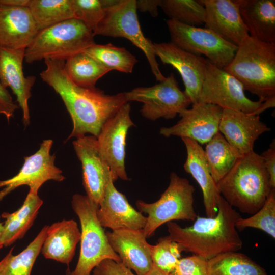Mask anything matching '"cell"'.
I'll return each instance as SVG.
<instances>
[{
	"mask_svg": "<svg viewBox=\"0 0 275 275\" xmlns=\"http://www.w3.org/2000/svg\"><path fill=\"white\" fill-rule=\"evenodd\" d=\"M65 61L45 60L40 77L59 95L70 116L73 129L67 140L87 133L97 138L105 123L128 102L125 93L108 95L95 87L76 85L66 73Z\"/></svg>",
	"mask_w": 275,
	"mask_h": 275,
	"instance_id": "1",
	"label": "cell"
},
{
	"mask_svg": "<svg viewBox=\"0 0 275 275\" xmlns=\"http://www.w3.org/2000/svg\"><path fill=\"white\" fill-rule=\"evenodd\" d=\"M241 217L239 212L221 196L214 217L197 216L193 224L186 227L168 222V236L183 251L208 260L219 254L242 248V241L235 227Z\"/></svg>",
	"mask_w": 275,
	"mask_h": 275,
	"instance_id": "2",
	"label": "cell"
},
{
	"mask_svg": "<svg viewBox=\"0 0 275 275\" xmlns=\"http://www.w3.org/2000/svg\"><path fill=\"white\" fill-rule=\"evenodd\" d=\"M221 196L232 207L252 215L264 205L272 189L260 154L242 155L216 183Z\"/></svg>",
	"mask_w": 275,
	"mask_h": 275,
	"instance_id": "3",
	"label": "cell"
},
{
	"mask_svg": "<svg viewBox=\"0 0 275 275\" xmlns=\"http://www.w3.org/2000/svg\"><path fill=\"white\" fill-rule=\"evenodd\" d=\"M223 69L235 77L259 101L275 99V44L249 35Z\"/></svg>",
	"mask_w": 275,
	"mask_h": 275,
	"instance_id": "4",
	"label": "cell"
},
{
	"mask_svg": "<svg viewBox=\"0 0 275 275\" xmlns=\"http://www.w3.org/2000/svg\"><path fill=\"white\" fill-rule=\"evenodd\" d=\"M93 31L76 18L62 21L37 32L25 48L29 64L42 60L66 61L94 45Z\"/></svg>",
	"mask_w": 275,
	"mask_h": 275,
	"instance_id": "5",
	"label": "cell"
},
{
	"mask_svg": "<svg viewBox=\"0 0 275 275\" xmlns=\"http://www.w3.org/2000/svg\"><path fill=\"white\" fill-rule=\"evenodd\" d=\"M71 205L80 224V250L77 265L68 275H90L94 267L106 259L121 262L97 218L99 206L87 195L78 194L73 196Z\"/></svg>",
	"mask_w": 275,
	"mask_h": 275,
	"instance_id": "6",
	"label": "cell"
},
{
	"mask_svg": "<svg viewBox=\"0 0 275 275\" xmlns=\"http://www.w3.org/2000/svg\"><path fill=\"white\" fill-rule=\"evenodd\" d=\"M103 2L104 14L94 31V35L128 39L144 52L156 80L164 79L156 61L153 43L144 36L141 29L136 0H103Z\"/></svg>",
	"mask_w": 275,
	"mask_h": 275,
	"instance_id": "7",
	"label": "cell"
},
{
	"mask_svg": "<svg viewBox=\"0 0 275 275\" xmlns=\"http://www.w3.org/2000/svg\"><path fill=\"white\" fill-rule=\"evenodd\" d=\"M195 190L187 179L173 172L169 186L157 201L148 203L138 200L136 206L139 211L148 215L143 229L146 237L152 236L166 223L174 220L194 221L197 216L194 207Z\"/></svg>",
	"mask_w": 275,
	"mask_h": 275,
	"instance_id": "8",
	"label": "cell"
},
{
	"mask_svg": "<svg viewBox=\"0 0 275 275\" xmlns=\"http://www.w3.org/2000/svg\"><path fill=\"white\" fill-rule=\"evenodd\" d=\"M242 84L235 77L207 60L205 78L199 102L259 115L274 107L275 99L264 102L250 99Z\"/></svg>",
	"mask_w": 275,
	"mask_h": 275,
	"instance_id": "9",
	"label": "cell"
},
{
	"mask_svg": "<svg viewBox=\"0 0 275 275\" xmlns=\"http://www.w3.org/2000/svg\"><path fill=\"white\" fill-rule=\"evenodd\" d=\"M171 42L195 55H204L216 66L224 68L234 57L237 46L229 43L205 28L182 24L168 19Z\"/></svg>",
	"mask_w": 275,
	"mask_h": 275,
	"instance_id": "10",
	"label": "cell"
},
{
	"mask_svg": "<svg viewBox=\"0 0 275 275\" xmlns=\"http://www.w3.org/2000/svg\"><path fill=\"white\" fill-rule=\"evenodd\" d=\"M159 82L152 87H137L125 92L127 102L143 103L140 110L142 115L152 121L160 118L173 119L191 104L173 73Z\"/></svg>",
	"mask_w": 275,
	"mask_h": 275,
	"instance_id": "11",
	"label": "cell"
},
{
	"mask_svg": "<svg viewBox=\"0 0 275 275\" xmlns=\"http://www.w3.org/2000/svg\"><path fill=\"white\" fill-rule=\"evenodd\" d=\"M127 102L103 125L97 138L99 152L109 166L114 182L120 178L128 180L125 167L126 142L129 129L134 125Z\"/></svg>",
	"mask_w": 275,
	"mask_h": 275,
	"instance_id": "12",
	"label": "cell"
},
{
	"mask_svg": "<svg viewBox=\"0 0 275 275\" xmlns=\"http://www.w3.org/2000/svg\"><path fill=\"white\" fill-rule=\"evenodd\" d=\"M53 141L43 140L39 149L33 154L24 157V161L19 172L13 177L0 181V201L5 197L22 186L28 185L30 190L38 191L47 181H63L65 177L62 171L54 164L56 156L50 154Z\"/></svg>",
	"mask_w": 275,
	"mask_h": 275,
	"instance_id": "13",
	"label": "cell"
},
{
	"mask_svg": "<svg viewBox=\"0 0 275 275\" xmlns=\"http://www.w3.org/2000/svg\"><path fill=\"white\" fill-rule=\"evenodd\" d=\"M223 109L214 104L198 102L190 109L181 111V119L174 125L160 129L165 137L177 136L188 138L200 145L206 144L219 132V125Z\"/></svg>",
	"mask_w": 275,
	"mask_h": 275,
	"instance_id": "14",
	"label": "cell"
},
{
	"mask_svg": "<svg viewBox=\"0 0 275 275\" xmlns=\"http://www.w3.org/2000/svg\"><path fill=\"white\" fill-rule=\"evenodd\" d=\"M73 145L81 163L82 183L87 196L99 206L112 179L110 168L99 152L95 136L86 135L77 138Z\"/></svg>",
	"mask_w": 275,
	"mask_h": 275,
	"instance_id": "15",
	"label": "cell"
},
{
	"mask_svg": "<svg viewBox=\"0 0 275 275\" xmlns=\"http://www.w3.org/2000/svg\"><path fill=\"white\" fill-rule=\"evenodd\" d=\"M156 56L164 64L175 68L185 86L184 91L191 104L199 102L205 78L207 60L188 52L171 42L153 43Z\"/></svg>",
	"mask_w": 275,
	"mask_h": 275,
	"instance_id": "16",
	"label": "cell"
},
{
	"mask_svg": "<svg viewBox=\"0 0 275 275\" xmlns=\"http://www.w3.org/2000/svg\"><path fill=\"white\" fill-rule=\"evenodd\" d=\"M204 7V28L226 41L238 46L249 34L236 0H200Z\"/></svg>",
	"mask_w": 275,
	"mask_h": 275,
	"instance_id": "17",
	"label": "cell"
},
{
	"mask_svg": "<svg viewBox=\"0 0 275 275\" xmlns=\"http://www.w3.org/2000/svg\"><path fill=\"white\" fill-rule=\"evenodd\" d=\"M270 130L259 115L230 109L223 110L219 132L242 155L253 151L256 140Z\"/></svg>",
	"mask_w": 275,
	"mask_h": 275,
	"instance_id": "18",
	"label": "cell"
},
{
	"mask_svg": "<svg viewBox=\"0 0 275 275\" xmlns=\"http://www.w3.org/2000/svg\"><path fill=\"white\" fill-rule=\"evenodd\" d=\"M96 214L100 225L112 231L143 229L147 221V217L136 210L126 197L116 189L112 179L106 187Z\"/></svg>",
	"mask_w": 275,
	"mask_h": 275,
	"instance_id": "19",
	"label": "cell"
},
{
	"mask_svg": "<svg viewBox=\"0 0 275 275\" xmlns=\"http://www.w3.org/2000/svg\"><path fill=\"white\" fill-rule=\"evenodd\" d=\"M25 49L13 50L0 47V82L9 87L16 97L18 106L22 112L25 126L30 122L28 100L31 97L32 88L36 81L33 75L25 77L23 71V61Z\"/></svg>",
	"mask_w": 275,
	"mask_h": 275,
	"instance_id": "20",
	"label": "cell"
},
{
	"mask_svg": "<svg viewBox=\"0 0 275 275\" xmlns=\"http://www.w3.org/2000/svg\"><path fill=\"white\" fill-rule=\"evenodd\" d=\"M106 234L113 250L121 262L136 275H146L153 265L151 244L143 229H119Z\"/></svg>",
	"mask_w": 275,
	"mask_h": 275,
	"instance_id": "21",
	"label": "cell"
},
{
	"mask_svg": "<svg viewBox=\"0 0 275 275\" xmlns=\"http://www.w3.org/2000/svg\"><path fill=\"white\" fill-rule=\"evenodd\" d=\"M38 32L27 7L0 3V47L25 49Z\"/></svg>",
	"mask_w": 275,
	"mask_h": 275,
	"instance_id": "22",
	"label": "cell"
},
{
	"mask_svg": "<svg viewBox=\"0 0 275 275\" xmlns=\"http://www.w3.org/2000/svg\"><path fill=\"white\" fill-rule=\"evenodd\" d=\"M186 149L187 157L183 167L200 186L203 194V205L207 217H214L221 196L209 171L204 151L197 142L181 138Z\"/></svg>",
	"mask_w": 275,
	"mask_h": 275,
	"instance_id": "23",
	"label": "cell"
},
{
	"mask_svg": "<svg viewBox=\"0 0 275 275\" xmlns=\"http://www.w3.org/2000/svg\"><path fill=\"white\" fill-rule=\"evenodd\" d=\"M81 232L73 219H63L48 226L41 252L44 257L69 265L73 259Z\"/></svg>",
	"mask_w": 275,
	"mask_h": 275,
	"instance_id": "24",
	"label": "cell"
},
{
	"mask_svg": "<svg viewBox=\"0 0 275 275\" xmlns=\"http://www.w3.org/2000/svg\"><path fill=\"white\" fill-rule=\"evenodd\" d=\"M250 36L275 44V1L236 0Z\"/></svg>",
	"mask_w": 275,
	"mask_h": 275,
	"instance_id": "25",
	"label": "cell"
},
{
	"mask_svg": "<svg viewBox=\"0 0 275 275\" xmlns=\"http://www.w3.org/2000/svg\"><path fill=\"white\" fill-rule=\"evenodd\" d=\"M43 201L38 193L30 190L22 205L12 213L3 212L1 216L5 219L1 242L8 246L17 240L22 238L33 225Z\"/></svg>",
	"mask_w": 275,
	"mask_h": 275,
	"instance_id": "26",
	"label": "cell"
},
{
	"mask_svg": "<svg viewBox=\"0 0 275 275\" xmlns=\"http://www.w3.org/2000/svg\"><path fill=\"white\" fill-rule=\"evenodd\" d=\"M204 154L216 183L224 177L242 155L217 132L206 144Z\"/></svg>",
	"mask_w": 275,
	"mask_h": 275,
	"instance_id": "27",
	"label": "cell"
},
{
	"mask_svg": "<svg viewBox=\"0 0 275 275\" xmlns=\"http://www.w3.org/2000/svg\"><path fill=\"white\" fill-rule=\"evenodd\" d=\"M208 275H267L265 269L237 251L219 254L208 260Z\"/></svg>",
	"mask_w": 275,
	"mask_h": 275,
	"instance_id": "28",
	"label": "cell"
},
{
	"mask_svg": "<svg viewBox=\"0 0 275 275\" xmlns=\"http://www.w3.org/2000/svg\"><path fill=\"white\" fill-rule=\"evenodd\" d=\"M28 7L38 31L74 18L72 0H30Z\"/></svg>",
	"mask_w": 275,
	"mask_h": 275,
	"instance_id": "29",
	"label": "cell"
},
{
	"mask_svg": "<svg viewBox=\"0 0 275 275\" xmlns=\"http://www.w3.org/2000/svg\"><path fill=\"white\" fill-rule=\"evenodd\" d=\"M65 70L76 85L95 87L96 82L110 71L97 60L84 52L75 54L65 61Z\"/></svg>",
	"mask_w": 275,
	"mask_h": 275,
	"instance_id": "30",
	"label": "cell"
},
{
	"mask_svg": "<svg viewBox=\"0 0 275 275\" xmlns=\"http://www.w3.org/2000/svg\"><path fill=\"white\" fill-rule=\"evenodd\" d=\"M48 226H44L27 247L17 255L13 248L0 261V275H31L35 262L41 252Z\"/></svg>",
	"mask_w": 275,
	"mask_h": 275,
	"instance_id": "31",
	"label": "cell"
},
{
	"mask_svg": "<svg viewBox=\"0 0 275 275\" xmlns=\"http://www.w3.org/2000/svg\"><path fill=\"white\" fill-rule=\"evenodd\" d=\"M99 62L110 71L115 70L126 73H131L138 62L136 57L124 47L111 43H96L83 51Z\"/></svg>",
	"mask_w": 275,
	"mask_h": 275,
	"instance_id": "32",
	"label": "cell"
},
{
	"mask_svg": "<svg viewBox=\"0 0 275 275\" xmlns=\"http://www.w3.org/2000/svg\"><path fill=\"white\" fill-rule=\"evenodd\" d=\"M159 7L169 19L193 26L204 24L206 11L199 1L160 0Z\"/></svg>",
	"mask_w": 275,
	"mask_h": 275,
	"instance_id": "33",
	"label": "cell"
},
{
	"mask_svg": "<svg viewBox=\"0 0 275 275\" xmlns=\"http://www.w3.org/2000/svg\"><path fill=\"white\" fill-rule=\"evenodd\" d=\"M236 228L241 231L246 228L258 229L275 238V189L269 193L262 207L248 218H240Z\"/></svg>",
	"mask_w": 275,
	"mask_h": 275,
	"instance_id": "34",
	"label": "cell"
},
{
	"mask_svg": "<svg viewBox=\"0 0 275 275\" xmlns=\"http://www.w3.org/2000/svg\"><path fill=\"white\" fill-rule=\"evenodd\" d=\"M183 251L181 246L169 236L159 238L156 245H151L153 264L167 273L174 269Z\"/></svg>",
	"mask_w": 275,
	"mask_h": 275,
	"instance_id": "35",
	"label": "cell"
},
{
	"mask_svg": "<svg viewBox=\"0 0 275 275\" xmlns=\"http://www.w3.org/2000/svg\"><path fill=\"white\" fill-rule=\"evenodd\" d=\"M74 18L84 23L93 33L104 14L103 0H72Z\"/></svg>",
	"mask_w": 275,
	"mask_h": 275,
	"instance_id": "36",
	"label": "cell"
},
{
	"mask_svg": "<svg viewBox=\"0 0 275 275\" xmlns=\"http://www.w3.org/2000/svg\"><path fill=\"white\" fill-rule=\"evenodd\" d=\"M170 275H208V260L194 255L180 259Z\"/></svg>",
	"mask_w": 275,
	"mask_h": 275,
	"instance_id": "37",
	"label": "cell"
},
{
	"mask_svg": "<svg viewBox=\"0 0 275 275\" xmlns=\"http://www.w3.org/2000/svg\"><path fill=\"white\" fill-rule=\"evenodd\" d=\"M92 271V275H136L121 262L110 259L102 260Z\"/></svg>",
	"mask_w": 275,
	"mask_h": 275,
	"instance_id": "38",
	"label": "cell"
},
{
	"mask_svg": "<svg viewBox=\"0 0 275 275\" xmlns=\"http://www.w3.org/2000/svg\"><path fill=\"white\" fill-rule=\"evenodd\" d=\"M18 107V105L13 101L7 89L4 88L0 82V115H4L9 121Z\"/></svg>",
	"mask_w": 275,
	"mask_h": 275,
	"instance_id": "39",
	"label": "cell"
},
{
	"mask_svg": "<svg viewBox=\"0 0 275 275\" xmlns=\"http://www.w3.org/2000/svg\"><path fill=\"white\" fill-rule=\"evenodd\" d=\"M268 174L272 188H275V142L272 141L269 147L260 154Z\"/></svg>",
	"mask_w": 275,
	"mask_h": 275,
	"instance_id": "40",
	"label": "cell"
},
{
	"mask_svg": "<svg viewBox=\"0 0 275 275\" xmlns=\"http://www.w3.org/2000/svg\"><path fill=\"white\" fill-rule=\"evenodd\" d=\"M160 0H136L137 10L140 12H148L152 17L158 15V8L160 6Z\"/></svg>",
	"mask_w": 275,
	"mask_h": 275,
	"instance_id": "41",
	"label": "cell"
},
{
	"mask_svg": "<svg viewBox=\"0 0 275 275\" xmlns=\"http://www.w3.org/2000/svg\"><path fill=\"white\" fill-rule=\"evenodd\" d=\"M30 0H0V3L16 7H27Z\"/></svg>",
	"mask_w": 275,
	"mask_h": 275,
	"instance_id": "42",
	"label": "cell"
},
{
	"mask_svg": "<svg viewBox=\"0 0 275 275\" xmlns=\"http://www.w3.org/2000/svg\"><path fill=\"white\" fill-rule=\"evenodd\" d=\"M146 275H170L156 267L153 264L152 267Z\"/></svg>",
	"mask_w": 275,
	"mask_h": 275,
	"instance_id": "43",
	"label": "cell"
},
{
	"mask_svg": "<svg viewBox=\"0 0 275 275\" xmlns=\"http://www.w3.org/2000/svg\"><path fill=\"white\" fill-rule=\"evenodd\" d=\"M3 230V223L0 222V249L3 247V245L2 244L1 242V237L2 235Z\"/></svg>",
	"mask_w": 275,
	"mask_h": 275,
	"instance_id": "44",
	"label": "cell"
}]
</instances>
